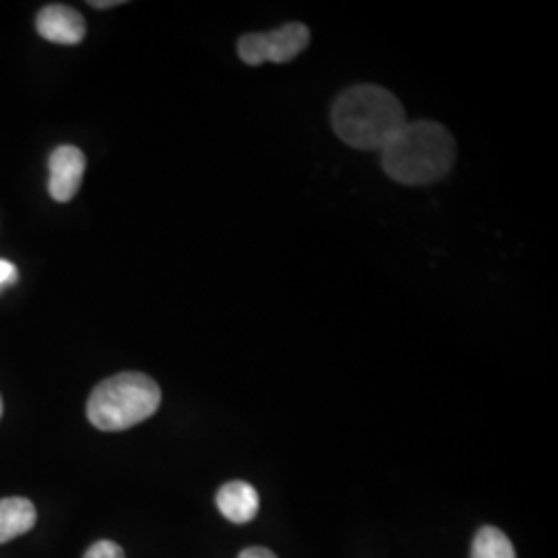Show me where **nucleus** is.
I'll list each match as a JSON object with an SVG mask.
<instances>
[{
    "mask_svg": "<svg viewBox=\"0 0 558 558\" xmlns=\"http://www.w3.org/2000/svg\"><path fill=\"white\" fill-rule=\"evenodd\" d=\"M339 140L356 149H385L405 124L401 101L379 85H356L339 96L331 110Z\"/></svg>",
    "mask_w": 558,
    "mask_h": 558,
    "instance_id": "nucleus-1",
    "label": "nucleus"
},
{
    "mask_svg": "<svg viewBox=\"0 0 558 558\" xmlns=\"http://www.w3.org/2000/svg\"><path fill=\"white\" fill-rule=\"evenodd\" d=\"M456 154V140L439 122H405L383 149V168L401 184H433L451 172Z\"/></svg>",
    "mask_w": 558,
    "mask_h": 558,
    "instance_id": "nucleus-2",
    "label": "nucleus"
},
{
    "mask_svg": "<svg viewBox=\"0 0 558 558\" xmlns=\"http://www.w3.org/2000/svg\"><path fill=\"white\" fill-rule=\"evenodd\" d=\"M161 403L160 385L143 373H120L101 380L87 399V418L106 430L119 433L151 418Z\"/></svg>",
    "mask_w": 558,
    "mask_h": 558,
    "instance_id": "nucleus-3",
    "label": "nucleus"
},
{
    "mask_svg": "<svg viewBox=\"0 0 558 558\" xmlns=\"http://www.w3.org/2000/svg\"><path fill=\"white\" fill-rule=\"evenodd\" d=\"M311 41V32L302 23L281 25L276 32L248 34L239 41V54L242 62L259 66L263 62H290L306 50Z\"/></svg>",
    "mask_w": 558,
    "mask_h": 558,
    "instance_id": "nucleus-4",
    "label": "nucleus"
},
{
    "mask_svg": "<svg viewBox=\"0 0 558 558\" xmlns=\"http://www.w3.org/2000/svg\"><path fill=\"white\" fill-rule=\"evenodd\" d=\"M85 156L80 147L75 145H60L50 160V180H48V191L52 195V199L59 203H66L73 199L80 191L83 174H85Z\"/></svg>",
    "mask_w": 558,
    "mask_h": 558,
    "instance_id": "nucleus-5",
    "label": "nucleus"
},
{
    "mask_svg": "<svg viewBox=\"0 0 558 558\" xmlns=\"http://www.w3.org/2000/svg\"><path fill=\"white\" fill-rule=\"evenodd\" d=\"M36 29L44 40L75 46L85 38V20L69 4H48L36 17Z\"/></svg>",
    "mask_w": 558,
    "mask_h": 558,
    "instance_id": "nucleus-6",
    "label": "nucleus"
},
{
    "mask_svg": "<svg viewBox=\"0 0 558 558\" xmlns=\"http://www.w3.org/2000/svg\"><path fill=\"white\" fill-rule=\"evenodd\" d=\"M216 505L220 509L221 515L232 521V523H251L259 513V495L255 486L248 482L234 480L223 484L218 495H216Z\"/></svg>",
    "mask_w": 558,
    "mask_h": 558,
    "instance_id": "nucleus-7",
    "label": "nucleus"
},
{
    "mask_svg": "<svg viewBox=\"0 0 558 558\" xmlns=\"http://www.w3.org/2000/svg\"><path fill=\"white\" fill-rule=\"evenodd\" d=\"M36 519L38 513L32 500L21 497L0 500V544L20 538L29 530H34Z\"/></svg>",
    "mask_w": 558,
    "mask_h": 558,
    "instance_id": "nucleus-8",
    "label": "nucleus"
},
{
    "mask_svg": "<svg viewBox=\"0 0 558 558\" xmlns=\"http://www.w3.org/2000/svg\"><path fill=\"white\" fill-rule=\"evenodd\" d=\"M472 558H518V555L505 532L484 525L472 544Z\"/></svg>",
    "mask_w": 558,
    "mask_h": 558,
    "instance_id": "nucleus-9",
    "label": "nucleus"
},
{
    "mask_svg": "<svg viewBox=\"0 0 558 558\" xmlns=\"http://www.w3.org/2000/svg\"><path fill=\"white\" fill-rule=\"evenodd\" d=\"M83 558H124V550L120 548L117 542L110 539H100L92 544Z\"/></svg>",
    "mask_w": 558,
    "mask_h": 558,
    "instance_id": "nucleus-10",
    "label": "nucleus"
},
{
    "mask_svg": "<svg viewBox=\"0 0 558 558\" xmlns=\"http://www.w3.org/2000/svg\"><path fill=\"white\" fill-rule=\"evenodd\" d=\"M17 281V267L11 260L0 259V292Z\"/></svg>",
    "mask_w": 558,
    "mask_h": 558,
    "instance_id": "nucleus-11",
    "label": "nucleus"
},
{
    "mask_svg": "<svg viewBox=\"0 0 558 558\" xmlns=\"http://www.w3.org/2000/svg\"><path fill=\"white\" fill-rule=\"evenodd\" d=\"M239 558H278L271 550L267 548H260V546H253V548H246L240 553Z\"/></svg>",
    "mask_w": 558,
    "mask_h": 558,
    "instance_id": "nucleus-12",
    "label": "nucleus"
},
{
    "mask_svg": "<svg viewBox=\"0 0 558 558\" xmlns=\"http://www.w3.org/2000/svg\"><path fill=\"white\" fill-rule=\"evenodd\" d=\"M89 4L96 9H108V7H117L120 2L119 0H108V2H89Z\"/></svg>",
    "mask_w": 558,
    "mask_h": 558,
    "instance_id": "nucleus-13",
    "label": "nucleus"
},
{
    "mask_svg": "<svg viewBox=\"0 0 558 558\" xmlns=\"http://www.w3.org/2000/svg\"><path fill=\"white\" fill-rule=\"evenodd\" d=\"M0 418H2V398H0Z\"/></svg>",
    "mask_w": 558,
    "mask_h": 558,
    "instance_id": "nucleus-14",
    "label": "nucleus"
}]
</instances>
